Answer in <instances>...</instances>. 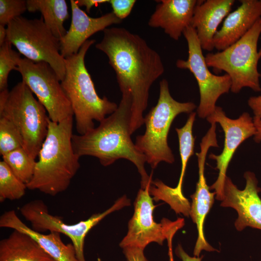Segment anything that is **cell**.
<instances>
[{
	"label": "cell",
	"mask_w": 261,
	"mask_h": 261,
	"mask_svg": "<svg viewBox=\"0 0 261 261\" xmlns=\"http://www.w3.org/2000/svg\"><path fill=\"white\" fill-rule=\"evenodd\" d=\"M95 47L106 54L115 71L122 95L131 99L130 132L144 124L149 91L164 72L159 53L139 35L124 28H107Z\"/></svg>",
	"instance_id": "obj_1"
},
{
	"label": "cell",
	"mask_w": 261,
	"mask_h": 261,
	"mask_svg": "<svg viewBox=\"0 0 261 261\" xmlns=\"http://www.w3.org/2000/svg\"><path fill=\"white\" fill-rule=\"evenodd\" d=\"M131 99L122 95L116 109L100 122L99 125L83 134H73L72 143L75 153L79 157L91 156L98 158L101 164L107 166L116 160L124 159L132 162L141 175V188L151 182L145 167V156L136 148L130 135Z\"/></svg>",
	"instance_id": "obj_2"
},
{
	"label": "cell",
	"mask_w": 261,
	"mask_h": 261,
	"mask_svg": "<svg viewBox=\"0 0 261 261\" xmlns=\"http://www.w3.org/2000/svg\"><path fill=\"white\" fill-rule=\"evenodd\" d=\"M73 116L59 123L48 119V130L27 188L55 196L65 191L80 168L73 149Z\"/></svg>",
	"instance_id": "obj_3"
},
{
	"label": "cell",
	"mask_w": 261,
	"mask_h": 261,
	"mask_svg": "<svg viewBox=\"0 0 261 261\" xmlns=\"http://www.w3.org/2000/svg\"><path fill=\"white\" fill-rule=\"evenodd\" d=\"M94 39L87 40L78 52L65 58V74L60 81L72 110L76 130L83 135L95 128L94 120L99 122L117 109V105L97 93L87 70L85 58Z\"/></svg>",
	"instance_id": "obj_4"
},
{
	"label": "cell",
	"mask_w": 261,
	"mask_h": 261,
	"mask_svg": "<svg viewBox=\"0 0 261 261\" xmlns=\"http://www.w3.org/2000/svg\"><path fill=\"white\" fill-rule=\"evenodd\" d=\"M196 108L192 102H181L171 96L168 81L160 82V94L157 104L144 117L145 130L136 137L135 145L145 156L146 162L152 169L164 161L173 163L174 154L168 144V135L171 124L181 113L190 114Z\"/></svg>",
	"instance_id": "obj_5"
},
{
	"label": "cell",
	"mask_w": 261,
	"mask_h": 261,
	"mask_svg": "<svg viewBox=\"0 0 261 261\" xmlns=\"http://www.w3.org/2000/svg\"><path fill=\"white\" fill-rule=\"evenodd\" d=\"M0 116L14 123L22 136L23 148L35 159L47 133L49 117L23 81L10 91L8 88L0 91Z\"/></svg>",
	"instance_id": "obj_6"
},
{
	"label": "cell",
	"mask_w": 261,
	"mask_h": 261,
	"mask_svg": "<svg viewBox=\"0 0 261 261\" xmlns=\"http://www.w3.org/2000/svg\"><path fill=\"white\" fill-rule=\"evenodd\" d=\"M261 34V17L238 41L223 50L208 53L205 56L208 67L217 72L224 71L231 78V91L239 93L244 87L255 92L261 91L258 70L261 48L258 43Z\"/></svg>",
	"instance_id": "obj_7"
},
{
	"label": "cell",
	"mask_w": 261,
	"mask_h": 261,
	"mask_svg": "<svg viewBox=\"0 0 261 261\" xmlns=\"http://www.w3.org/2000/svg\"><path fill=\"white\" fill-rule=\"evenodd\" d=\"M6 40L25 58L35 62H44L54 70L61 81L65 74V58L60 52V40L46 26L42 16L28 19L20 16L7 26Z\"/></svg>",
	"instance_id": "obj_8"
},
{
	"label": "cell",
	"mask_w": 261,
	"mask_h": 261,
	"mask_svg": "<svg viewBox=\"0 0 261 261\" xmlns=\"http://www.w3.org/2000/svg\"><path fill=\"white\" fill-rule=\"evenodd\" d=\"M130 205V199L124 195L104 212L94 214L88 219L73 224H67L59 217L51 214L41 200L31 201L22 206L19 210L33 230L41 233L47 231L58 232L68 237L74 247L78 261H86L84 243L88 232L109 214Z\"/></svg>",
	"instance_id": "obj_9"
},
{
	"label": "cell",
	"mask_w": 261,
	"mask_h": 261,
	"mask_svg": "<svg viewBox=\"0 0 261 261\" xmlns=\"http://www.w3.org/2000/svg\"><path fill=\"white\" fill-rule=\"evenodd\" d=\"M151 182L138 192L134 203V213L128 223L127 233L119 244L122 248L130 246L144 250L152 242L162 245L167 240L169 251H172L173 237L185 224L182 218L174 221L166 218H162L160 223L155 221L153 212L157 205L154 204L153 198L150 195Z\"/></svg>",
	"instance_id": "obj_10"
},
{
	"label": "cell",
	"mask_w": 261,
	"mask_h": 261,
	"mask_svg": "<svg viewBox=\"0 0 261 261\" xmlns=\"http://www.w3.org/2000/svg\"><path fill=\"white\" fill-rule=\"evenodd\" d=\"M183 34L188 44V57L186 60L177 59L176 66L189 70L195 78L200 96L197 115L200 118H206L215 111L218 98L231 90V79L226 73L217 75L209 71L194 28L188 26Z\"/></svg>",
	"instance_id": "obj_11"
},
{
	"label": "cell",
	"mask_w": 261,
	"mask_h": 261,
	"mask_svg": "<svg viewBox=\"0 0 261 261\" xmlns=\"http://www.w3.org/2000/svg\"><path fill=\"white\" fill-rule=\"evenodd\" d=\"M16 71L23 81L45 108L49 119L59 123L73 116L71 103L58 75L47 63L21 58Z\"/></svg>",
	"instance_id": "obj_12"
},
{
	"label": "cell",
	"mask_w": 261,
	"mask_h": 261,
	"mask_svg": "<svg viewBox=\"0 0 261 261\" xmlns=\"http://www.w3.org/2000/svg\"><path fill=\"white\" fill-rule=\"evenodd\" d=\"M206 119L210 123H219L224 133L222 152L218 155L211 154L209 156L210 159L216 160V169L218 170V178L209 188L215 190L216 198L221 201L227 170L233 155L242 143L254 136L256 129L253 118L249 113L245 112L238 118L231 119L226 116L221 107L217 106Z\"/></svg>",
	"instance_id": "obj_13"
},
{
	"label": "cell",
	"mask_w": 261,
	"mask_h": 261,
	"mask_svg": "<svg viewBox=\"0 0 261 261\" xmlns=\"http://www.w3.org/2000/svg\"><path fill=\"white\" fill-rule=\"evenodd\" d=\"M246 186L240 190L230 178L226 177L220 206L231 207L238 214L234 222L236 229L242 231L247 227L261 230V191L255 174L250 171L244 174Z\"/></svg>",
	"instance_id": "obj_14"
},
{
	"label": "cell",
	"mask_w": 261,
	"mask_h": 261,
	"mask_svg": "<svg viewBox=\"0 0 261 261\" xmlns=\"http://www.w3.org/2000/svg\"><path fill=\"white\" fill-rule=\"evenodd\" d=\"M211 147H218L216 131L209 130L202 139L200 143L201 150L196 153L198 158L199 179L196 184L195 192L190 196L192 203L190 204L189 217L196 224L198 237L193 250L195 257H200L202 250L217 251L206 241L203 233V224L205 217L209 213L214 202L215 192H211L207 186L204 176V166L206 155Z\"/></svg>",
	"instance_id": "obj_15"
},
{
	"label": "cell",
	"mask_w": 261,
	"mask_h": 261,
	"mask_svg": "<svg viewBox=\"0 0 261 261\" xmlns=\"http://www.w3.org/2000/svg\"><path fill=\"white\" fill-rule=\"evenodd\" d=\"M70 3L72 9L70 27L66 34L59 39L60 52L64 58L77 53L83 44L94 34L103 31L113 24L122 22L113 12L100 17H92L81 9L75 0H71Z\"/></svg>",
	"instance_id": "obj_16"
},
{
	"label": "cell",
	"mask_w": 261,
	"mask_h": 261,
	"mask_svg": "<svg viewBox=\"0 0 261 261\" xmlns=\"http://www.w3.org/2000/svg\"><path fill=\"white\" fill-rule=\"evenodd\" d=\"M225 17L214 37V47L223 50L241 38L261 17V0H241Z\"/></svg>",
	"instance_id": "obj_17"
},
{
	"label": "cell",
	"mask_w": 261,
	"mask_h": 261,
	"mask_svg": "<svg viewBox=\"0 0 261 261\" xmlns=\"http://www.w3.org/2000/svg\"><path fill=\"white\" fill-rule=\"evenodd\" d=\"M234 0H199L190 26L195 29L202 49L211 52L218 28L230 13Z\"/></svg>",
	"instance_id": "obj_18"
},
{
	"label": "cell",
	"mask_w": 261,
	"mask_h": 261,
	"mask_svg": "<svg viewBox=\"0 0 261 261\" xmlns=\"http://www.w3.org/2000/svg\"><path fill=\"white\" fill-rule=\"evenodd\" d=\"M198 0H162L157 5L148 25L160 28L170 38L178 41L190 25Z\"/></svg>",
	"instance_id": "obj_19"
},
{
	"label": "cell",
	"mask_w": 261,
	"mask_h": 261,
	"mask_svg": "<svg viewBox=\"0 0 261 261\" xmlns=\"http://www.w3.org/2000/svg\"><path fill=\"white\" fill-rule=\"evenodd\" d=\"M0 227L28 234L55 261H78L73 246L65 244L60 233L50 232L45 234L33 230L20 219L14 210L7 211L0 216Z\"/></svg>",
	"instance_id": "obj_20"
},
{
	"label": "cell",
	"mask_w": 261,
	"mask_h": 261,
	"mask_svg": "<svg viewBox=\"0 0 261 261\" xmlns=\"http://www.w3.org/2000/svg\"><path fill=\"white\" fill-rule=\"evenodd\" d=\"M0 261H55L28 234L16 230L0 241Z\"/></svg>",
	"instance_id": "obj_21"
},
{
	"label": "cell",
	"mask_w": 261,
	"mask_h": 261,
	"mask_svg": "<svg viewBox=\"0 0 261 261\" xmlns=\"http://www.w3.org/2000/svg\"><path fill=\"white\" fill-rule=\"evenodd\" d=\"M27 9L30 12H40L44 21L52 33L59 39L67 30L64 23L70 15L65 0H27Z\"/></svg>",
	"instance_id": "obj_22"
},
{
	"label": "cell",
	"mask_w": 261,
	"mask_h": 261,
	"mask_svg": "<svg viewBox=\"0 0 261 261\" xmlns=\"http://www.w3.org/2000/svg\"><path fill=\"white\" fill-rule=\"evenodd\" d=\"M196 115L195 112H192L183 127L175 128L179 141L181 171L177 185L174 188L175 193L181 197H184L182 193V183L187 163L194 154L195 138L192 134V128Z\"/></svg>",
	"instance_id": "obj_23"
},
{
	"label": "cell",
	"mask_w": 261,
	"mask_h": 261,
	"mask_svg": "<svg viewBox=\"0 0 261 261\" xmlns=\"http://www.w3.org/2000/svg\"><path fill=\"white\" fill-rule=\"evenodd\" d=\"M4 161L13 173L26 185L31 180L36 161L23 148H19L2 156Z\"/></svg>",
	"instance_id": "obj_24"
},
{
	"label": "cell",
	"mask_w": 261,
	"mask_h": 261,
	"mask_svg": "<svg viewBox=\"0 0 261 261\" xmlns=\"http://www.w3.org/2000/svg\"><path fill=\"white\" fill-rule=\"evenodd\" d=\"M27 185L3 160L0 161V202L18 200L25 194Z\"/></svg>",
	"instance_id": "obj_25"
},
{
	"label": "cell",
	"mask_w": 261,
	"mask_h": 261,
	"mask_svg": "<svg viewBox=\"0 0 261 261\" xmlns=\"http://www.w3.org/2000/svg\"><path fill=\"white\" fill-rule=\"evenodd\" d=\"M149 193L154 196L153 199L166 202L176 213L189 217L190 204L188 199L179 196L174 192V188L166 185L161 181H152Z\"/></svg>",
	"instance_id": "obj_26"
},
{
	"label": "cell",
	"mask_w": 261,
	"mask_h": 261,
	"mask_svg": "<svg viewBox=\"0 0 261 261\" xmlns=\"http://www.w3.org/2000/svg\"><path fill=\"white\" fill-rule=\"evenodd\" d=\"M22 136L14 123L7 118L0 116V154L2 156L23 147Z\"/></svg>",
	"instance_id": "obj_27"
},
{
	"label": "cell",
	"mask_w": 261,
	"mask_h": 261,
	"mask_svg": "<svg viewBox=\"0 0 261 261\" xmlns=\"http://www.w3.org/2000/svg\"><path fill=\"white\" fill-rule=\"evenodd\" d=\"M6 40L0 46V91L8 88V77L12 70L16 71L21 54L12 49Z\"/></svg>",
	"instance_id": "obj_28"
},
{
	"label": "cell",
	"mask_w": 261,
	"mask_h": 261,
	"mask_svg": "<svg viewBox=\"0 0 261 261\" xmlns=\"http://www.w3.org/2000/svg\"><path fill=\"white\" fill-rule=\"evenodd\" d=\"M27 10L26 0H0V25L7 26Z\"/></svg>",
	"instance_id": "obj_29"
},
{
	"label": "cell",
	"mask_w": 261,
	"mask_h": 261,
	"mask_svg": "<svg viewBox=\"0 0 261 261\" xmlns=\"http://www.w3.org/2000/svg\"><path fill=\"white\" fill-rule=\"evenodd\" d=\"M136 1L135 0H111L109 3L113 9V13L122 20L130 14Z\"/></svg>",
	"instance_id": "obj_30"
},
{
	"label": "cell",
	"mask_w": 261,
	"mask_h": 261,
	"mask_svg": "<svg viewBox=\"0 0 261 261\" xmlns=\"http://www.w3.org/2000/svg\"><path fill=\"white\" fill-rule=\"evenodd\" d=\"M123 252L127 261H148L144 253V250L135 247H126Z\"/></svg>",
	"instance_id": "obj_31"
},
{
	"label": "cell",
	"mask_w": 261,
	"mask_h": 261,
	"mask_svg": "<svg viewBox=\"0 0 261 261\" xmlns=\"http://www.w3.org/2000/svg\"><path fill=\"white\" fill-rule=\"evenodd\" d=\"M247 104L253 111V118L261 119V95L250 97Z\"/></svg>",
	"instance_id": "obj_32"
},
{
	"label": "cell",
	"mask_w": 261,
	"mask_h": 261,
	"mask_svg": "<svg viewBox=\"0 0 261 261\" xmlns=\"http://www.w3.org/2000/svg\"><path fill=\"white\" fill-rule=\"evenodd\" d=\"M175 253L182 261H202L203 256L191 257L184 250L182 246L179 244L175 249Z\"/></svg>",
	"instance_id": "obj_33"
},
{
	"label": "cell",
	"mask_w": 261,
	"mask_h": 261,
	"mask_svg": "<svg viewBox=\"0 0 261 261\" xmlns=\"http://www.w3.org/2000/svg\"><path fill=\"white\" fill-rule=\"evenodd\" d=\"M108 0H75L76 4L80 7L84 6L86 11L89 13L91 9L94 6L98 4L109 2Z\"/></svg>",
	"instance_id": "obj_34"
},
{
	"label": "cell",
	"mask_w": 261,
	"mask_h": 261,
	"mask_svg": "<svg viewBox=\"0 0 261 261\" xmlns=\"http://www.w3.org/2000/svg\"><path fill=\"white\" fill-rule=\"evenodd\" d=\"M256 132L254 136V140L256 143L261 142V119L253 118Z\"/></svg>",
	"instance_id": "obj_35"
},
{
	"label": "cell",
	"mask_w": 261,
	"mask_h": 261,
	"mask_svg": "<svg viewBox=\"0 0 261 261\" xmlns=\"http://www.w3.org/2000/svg\"><path fill=\"white\" fill-rule=\"evenodd\" d=\"M7 36V27L5 26L0 25V46L6 41Z\"/></svg>",
	"instance_id": "obj_36"
}]
</instances>
